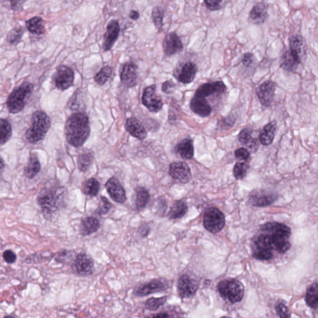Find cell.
<instances>
[{
  "instance_id": "obj_6",
  "label": "cell",
  "mask_w": 318,
  "mask_h": 318,
  "mask_svg": "<svg viewBox=\"0 0 318 318\" xmlns=\"http://www.w3.org/2000/svg\"><path fill=\"white\" fill-rule=\"evenodd\" d=\"M221 297L232 303L240 302L244 297V287L243 283L235 279L221 281L217 285Z\"/></svg>"
},
{
  "instance_id": "obj_17",
  "label": "cell",
  "mask_w": 318,
  "mask_h": 318,
  "mask_svg": "<svg viewBox=\"0 0 318 318\" xmlns=\"http://www.w3.org/2000/svg\"><path fill=\"white\" fill-rule=\"evenodd\" d=\"M276 198L277 196L273 193L262 190L254 191L249 197V203L254 207H263L272 204Z\"/></svg>"
},
{
  "instance_id": "obj_37",
  "label": "cell",
  "mask_w": 318,
  "mask_h": 318,
  "mask_svg": "<svg viewBox=\"0 0 318 318\" xmlns=\"http://www.w3.org/2000/svg\"><path fill=\"white\" fill-rule=\"evenodd\" d=\"M0 129H1V145L7 143L12 136V127L11 124L5 119H1L0 121Z\"/></svg>"
},
{
  "instance_id": "obj_27",
  "label": "cell",
  "mask_w": 318,
  "mask_h": 318,
  "mask_svg": "<svg viewBox=\"0 0 318 318\" xmlns=\"http://www.w3.org/2000/svg\"><path fill=\"white\" fill-rule=\"evenodd\" d=\"M267 5L264 3L257 4L249 14L251 21L255 24H261L267 18Z\"/></svg>"
},
{
  "instance_id": "obj_30",
  "label": "cell",
  "mask_w": 318,
  "mask_h": 318,
  "mask_svg": "<svg viewBox=\"0 0 318 318\" xmlns=\"http://www.w3.org/2000/svg\"><path fill=\"white\" fill-rule=\"evenodd\" d=\"M41 168L38 157L36 155L31 156L28 165L24 168V174L29 179H32L40 172Z\"/></svg>"
},
{
  "instance_id": "obj_10",
  "label": "cell",
  "mask_w": 318,
  "mask_h": 318,
  "mask_svg": "<svg viewBox=\"0 0 318 318\" xmlns=\"http://www.w3.org/2000/svg\"><path fill=\"white\" fill-rule=\"evenodd\" d=\"M142 101L144 106L151 112L160 111L163 107L162 99L156 94V85H151L144 90Z\"/></svg>"
},
{
  "instance_id": "obj_52",
  "label": "cell",
  "mask_w": 318,
  "mask_h": 318,
  "mask_svg": "<svg viewBox=\"0 0 318 318\" xmlns=\"http://www.w3.org/2000/svg\"><path fill=\"white\" fill-rule=\"evenodd\" d=\"M129 16L133 20H137L139 18V13L137 11H131L130 14H129Z\"/></svg>"
},
{
  "instance_id": "obj_50",
  "label": "cell",
  "mask_w": 318,
  "mask_h": 318,
  "mask_svg": "<svg viewBox=\"0 0 318 318\" xmlns=\"http://www.w3.org/2000/svg\"><path fill=\"white\" fill-rule=\"evenodd\" d=\"M175 88V85L174 83L170 80H168L163 83L162 85V91L165 94H172V92L174 90Z\"/></svg>"
},
{
  "instance_id": "obj_43",
  "label": "cell",
  "mask_w": 318,
  "mask_h": 318,
  "mask_svg": "<svg viewBox=\"0 0 318 318\" xmlns=\"http://www.w3.org/2000/svg\"><path fill=\"white\" fill-rule=\"evenodd\" d=\"M102 204L99 205L95 212L99 215L106 214L109 212L112 207V204L106 197H101Z\"/></svg>"
},
{
  "instance_id": "obj_35",
  "label": "cell",
  "mask_w": 318,
  "mask_h": 318,
  "mask_svg": "<svg viewBox=\"0 0 318 318\" xmlns=\"http://www.w3.org/2000/svg\"><path fill=\"white\" fill-rule=\"evenodd\" d=\"M150 199L148 191L143 187H139L136 190L135 205L136 209L141 210L145 208Z\"/></svg>"
},
{
  "instance_id": "obj_25",
  "label": "cell",
  "mask_w": 318,
  "mask_h": 318,
  "mask_svg": "<svg viewBox=\"0 0 318 318\" xmlns=\"http://www.w3.org/2000/svg\"><path fill=\"white\" fill-rule=\"evenodd\" d=\"M99 220L94 217H86L83 219L80 224V233L82 236H89L95 233L100 229Z\"/></svg>"
},
{
  "instance_id": "obj_32",
  "label": "cell",
  "mask_w": 318,
  "mask_h": 318,
  "mask_svg": "<svg viewBox=\"0 0 318 318\" xmlns=\"http://www.w3.org/2000/svg\"><path fill=\"white\" fill-rule=\"evenodd\" d=\"M27 28L31 33L41 35L45 33V29L43 25V20L41 17H34L29 19L26 23Z\"/></svg>"
},
{
  "instance_id": "obj_9",
  "label": "cell",
  "mask_w": 318,
  "mask_h": 318,
  "mask_svg": "<svg viewBox=\"0 0 318 318\" xmlns=\"http://www.w3.org/2000/svg\"><path fill=\"white\" fill-rule=\"evenodd\" d=\"M73 80L74 72L72 68L66 65L58 67L53 76L55 87L62 91L69 89L73 84Z\"/></svg>"
},
{
  "instance_id": "obj_33",
  "label": "cell",
  "mask_w": 318,
  "mask_h": 318,
  "mask_svg": "<svg viewBox=\"0 0 318 318\" xmlns=\"http://www.w3.org/2000/svg\"><path fill=\"white\" fill-rule=\"evenodd\" d=\"M100 183L96 178H91L85 181L82 190L85 195L90 197H96L99 194Z\"/></svg>"
},
{
  "instance_id": "obj_29",
  "label": "cell",
  "mask_w": 318,
  "mask_h": 318,
  "mask_svg": "<svg viewBox=\"0 0 318 318\" xmlns=\"http://www.w3.org/2000/svg\"><path fill=\"white\" fill-rule=\"evenodd\" d=\"M177 153L184 159H192L194 155V147L193 141L189 138L183 139L176 148Z\"/></svg>"
},
{
  "instance_id": "obj_28",
  "label": "cell",
  "mask_w": 318,
  "mask_h": 318,
  "mask_svg": "<svg viewBox=\"0 0 318 318\" xmlns=\"http://www.w3.org/2000/svg\"><path fill=\"white\" fill-rule=\"evenodd\" d=\"M276 129V122L275 121H271L270 123L266 124L261 132L259 140L261 143L264 146L270 145L275 137V131Z\"/></svg>"
},
{
  "instance_id": "obj_22",
  "label": "cell",
  "mask_w": 318,
  "mask_h": 318,
  "mask_svg": "<svg viewBox=\"0 0 318 318\" xmlns=\"http://www.w3.org/2000/svg\"><path fill=\"white\" fill-rule=\"evenodd\" d=\"M137 65L135 63L129 62L124 65L121 73V80L123 84L128 87H133L136 85Z\"/></svg>"
},
{
  "instance_id": "obj_18",
  "label": "cell",
  "mask_w": 318,
  "mask_h": 318,
  "mask_svg": "<svg viewBox=\"0 0 318 318\" xmlns=\"http://www.w3.org/2000/svg\"><path fill=\"white\" fill-rule=\"evenodd\" d=\"M275 85L271 80L264 82L259 87L258 96L259 102L263 106L268 107L270 106L275 97Z\"/></svg>"
},
{
  "instance_id": "obj_8",
  "label": "cell",
  "mask_w": 318,
  "mask_h": 318,
  "mask_svg": "<svg viewBox=\"0 0 318 318\" xmlns=\"http://www.w3.org/2000/svg\"><path fill=\"white\" fill-rule=\"evenodd\" d=\"M73 272L78 276H87L94 271V261L91 256L86 253L78 254L72 265Z\"/></svg>"
},
{
  "instance_id": "obj_16",
  "label": "cell",
  "mask_w": 318,
  "mask_h": 318,
  "mask_svg": "<svg viewBox=\"0 0 318 318\" xmlns=\"http://www.w3.org/2000/svg\"><path fill=\"white\" fill-rule=\"evenodd\" d=\"M169 173L173 179L180 183H187L192 179L190 168L185 162H175L171 163Z\"/></svg>"
},
{
  "instance_id": "obj_47",
  "label": "cell",
  "mask_w": 318,
  "mask_h": 318,
  "mask_svg": "<svg viewBox=\"0 0 318 318\" xmlns=\"http://www.w3.org/2000/svg\"><path fill=\"white\" fill-rule=\"evenodd\" d=\"M73 256H74V253L72 252L63 251L61 253H57L55 261L58 263H64V262L69 260V259H72Z\"/></svg>"
},
{
  "instance_id": "obj_40",
  "label": "cell",
  "mask_w": 318,
  "mask_h": 318,
  "mask_svg": "<svg viewBox=\"0 0 318 318\" xmlns=\"http://www.w3.org/2000/svg\"><path fill=\"white\" fill-rule=\"evenodd\" d=\"M164 16V11L160 7H156L153 9V13H152V18L156 28L159 31L162 29L163 24V19Z\"/></svg>"
},
{
  "instance_id": "obj_31",
  "label": "cell",
  "mask_w": 318,
  "mask_h": 318,
  "mask_svg": "<svg viewBox=\"0 0 318 318\" xmlns=\"http://www.w3.org/2000/svg\"><path fill=\"white\" fill-rule=\"evenodd\" d=\"M306 302L313 309L318 308V282L313 283L308 288L305 297Z\"/></svg>"
},
{
  "instance_id": "obj_38",
  "label": "cell",
  "mask_w": 318,
  "mask_h": 318,
  "mask_svg": "<svg viewBox=\"0 0 318 318\" xmlns=\"http://www.w3.org/2000/svg\"><path fill=\"white\" fill-rule=\"evenodd\" d=\"M112 74V68L106 66L102 68L100 72L97 73L94 78L95 81L96 82L98 85L102 86L107 82V80L111 78Z\"/></svg>"
},
{
  "instance_id": "obj_11",
  "label": "cell",
  "mask_w": 318,
  "mask_h": 318,
  "mask_svg": "<svg viewBox=\"0 0 318 318\" xmlns=\"http://www.w3.org/2000/svg\"><path fill=\"white\" fill-rule=\"evenodd\" d=\"M198 282L192 276L183 275L179 278L177 283L178 295L182 298H189L193 297L197 292Z\"/></svg>"
},
{
  "instance_id": "obj_5",
  "label": "cell",
  "mask_w": 318,
  "mask_h": 318,
  "mask_svg": "<svg viewBox=\"0 0 318 318\" xmlns=\"http://www.w3.org/2000/svg\"><path fill=\"white\" fill-rule=\"evenodd\" d=\"M33 90V85L29 82H24L15 88L7 99L6 106L8 111L13 114L23 111Z\"/></svg>"
},
{
  "instance_id": "obj_19",
  "label": "cell",
  "mask_w": 318,
  "mask_h": 318,
  "mask_svg": "<svg viewBox=\"0 0 318 318\" xmlns=\"http://www.w3.org/2000/svg\"><path fill=\"white\" fill-rule=\"evenodd\" d=\"M163 49L166 55L171 56L181 52L183 46L179 36L175 33H170L163 39Z\"/></svg>"
},
{
  "instance_id": "obj_49",
  "label": "cell",
  "mask_w": 318,
  "mask_h": 318,
  "mask_svg": "<svg viewBox=\"0 0 318 318\" xmlns=\"http://www.w3.org/2000/svg\"><path fill=\"white\" fill-rule=\"evenodd\" d=\"M3 258L4 261L8 264H13L15 263L17 259L16 254L11 250H6L3 254Z\"/></svg>"
},
{
  "instance_id": "obj_26",
  "label": "cell",
  "mask_w": 318,
  "mask_h": 318,
  "mask_svg": "<svg viewBox=\"0 0 318 318\" xmlns=\"http://www.w3.org/2000/svg\"><path fill=\"white\" fill-rule=\"evenodd\" d=\"M253 133L251 128L244 129L239 133L238 139L243 146L248 147L251 151L255 152L258 150L259 144L258 139L254 138Z\"/></svg>"
},
{
  "instance_id": "obj_41",
  "label": "cell",
  "mask_w": 318,
  "mask_h": 318,
  "mask_svg": "<svg viewBox=\"0 0 318 318\" xmlns=\"http://www.w3.org/2000/svg\"><path fill=\"white\" fill-rule=\"evenodd\" d=\"M166 301H167V297H163L161 298H151L147 301L145 307L146 309L150 311H156L161 306L164 305Z\"/></svg>"
},
{
  "instance_id": "obj_7",
  "label": "cell",
  "mask_w": 318,
  "mask_h": 318,
  "mask_svg": "<svg viewBox=\"0 0 318 318\" xmlns=\"http://www.w3.org/2000/svg\"><path fill=\"white\" fill-rule=\"evenodd\" d=\"M204 224L205 228L212 233L219 232L225 225L223 213L216 208H210L205 212Z\"/></svg>"
},
{
  "instance_id": "obj_13",
  "label": "cell",
  "mask_w": 318,
  "mask_h": 318,
  "mask_svg": "<svg viewBox=\"0 0 318 318\" xmlns=\"http://www.w3.org/2000/svg\"><path fill=\"white\" fill-rule=\"evenodd\" d=\"M167 283L161 279H154L150 282L139 285L134 291V295L138 297H146L152 293L162 292L167 289Z\"/></svg>"
},
{
  "instance_id": "obj_44",
  "label": "cell",
  "mask_w": 318,
  "mask_h": 318,
  "mask_svg": "<svg viewBox=\"0 0 318 318\" xmlns=\"http://www.w3.org/2000/svg\"><path fill=\"white\" fill-rule=\"evenodd\" d=\"M256 63L255 56L253 53H247L242 58V63L244 67L248 68H254Z\"/></svg>"
},
{
  "instance_id": "obj_45",
  "label": "cell",
  "mask_w": 318,
  "mask_h": 318,
  "mask_svg": "<svg viewBox=\"0 0 318 318\" xmlns=\"http://www.w3.org/2000/svg\"><path fill=\"white\" fill-rule=\"evenodd\" d=\"M225 1L226 0H205L207 8L212 11L221 9Z\"/></svg>"
},
{
  "instance_id": "obj_51",
  "label": "cell",
  "mask_w": 318,
  "mask_h": 318,
  "mask_svg": "<svg viewBox=\"0 0 318 318\" xmlns=\"http://www.w3.org/2000/svg\"><path fill=\"white\" fill-rule=\"evenodd\" d=\"M24 1H25V0H11L12 8L15 9V10L19 9L23 5Z\"/></svg>"
},
{
  "instance_id": "obj_39",
  "label": "cell",
  "mask_w": 318,
  "mask_h": 318,
  "mask_svg": "<svg viewBox=\"0 0 318 318\" xmlns=\"http://www.w3.org/2000/svg\"><path fill=\"white\" fill-rule=\"evenodd\" d=\"M249 168V165L246 162H239L234 165L233 173L237 180H243L246 177Z\"/></svg>"
},
{
  "instance_id": "obj_4",
  "label": "cell",
  "mask_w": 318,
  "mask_h": 318,
  "mask_svg": "<svg viewBox=\"0 0 318 318\" xmlns=\"http://www.w3.org/2000/svg\"><path fill=\"white\" fill-rule=\"evenodd\" d=\"M50 127L51 120L48 115L43 111H36L32 116L31 126L25 134L27 140L31 144L43 140Z\"/></svg>"
},
{
  "instance_id": "obj_20",
  "label": "cell",
  "mask_w": 318,
  "mask_h": 318,
  "mask_svg": "<svg viewBox=\"0 0 318 318\" xmlns=\"http://www.w3.org/2000/svg\"><path fill=\"white\" fill-rule=\"evenodd\" d=\"M120 26L118 21L112 20L107 24L106 32L105 34L104 41V49L105 51H107L112 48L118 38Z\"/></svg>"
},
{
  "instance_id": "obj_36",
  "label": "cell",
  "mask_w": 318,
  "mask_h": 318,
  "mask_svg": "<svg viewBox=\"0 0 318 318\" xmlns=\"http://www.w3.org/2000/svg\"><path fill=\"white\" fill-rule=\"evenodd\" d=\"M94 160V155L92 153H83L78 157V167L82 172H86L91 165Z\"/></svg>"
},
{
  "instance_id": "obj_2",
  "label": "cell",
  "mask_w": 318,
  "mask_h": 318,
  "mask_svg": "<svg viewBox=\"0 0 318 318\" xmlns=\"http://www.w3.org/2000/svg\"><path fill=\"white\" fill-rule=\"evenodd\" d=\"M90 134L89 117L83 112H77L71 116L66 122L65 134L70 146L79 148L84 145Z\"/></svg>"
},
{
  "instance_id": "obj_21",
  "label": "cell",
  "mask_w": 318,
  "mask_h": 318,
  "mask_svg": "<svg viewBox=\"0 0 318 318\" xmlns=\"http://www.w3.org/2000/svg\"><path fill=\"white\" fill-rule=\"evenodd\" d=\"M226 87L224 83L221 81L213 83H208L200 85L196 91L195 96L206 98L214 94H223L226 91Z\"/></svg>"
},
{
  "instance_id": "obj_48",
  "label": "cell",
  "mask_w": 318,
  "mask_h": 318,
  "mask_svg": "<svg viewBox=\"0 0 318 318\" xmlns=\"http://www.w3.org/2000/svg\"><path fill=\"white\" fill-rule=\"evenodd\" d=\"M235 157L243 160H248L250 158V153L245 148H239L235 151Z\"/></svg>"
},
{
  "instance_id": "obj_34",
  "label": "cell",
  "mask_w": 318,
  "mask_h": 318,
  "mask_svg": "<svg viewBox=\"0 0 318 318\" xmlns=\"http://www.w3.org/2000/svg\"><path fill=\"white\" fill-rule=\"evenodd\" d=\"M188 207L185 202L182 201L176 202L171 207L168 216L170 219H178L182 217L187 213Z\"/></svg>"
},
{
  "instance_id": "obj_3",
  "label": "cell",
  "mask_w": 318,
  "mask_h": 318,
  "mask_svg": "<svg viewBox=\"0 0 318 318\" xmlns=\"http://www.w3.org/2000/svg\"><path fill=\"white\" fill-rule=\"evenodd\" d=\"M65 188L50 187L43 188L37 198L44 217L50 219L65 204Z\"/></svg>"
},
{
  "instance_id": "obj_42",
  "label": "cell",
  "mask_w": 318,
  "mask_h": 318,
  "mask_svg": "<svg viewBox=\"0 0 318 318\" xmlns=\"http://www.w3.org/2000/svg\"><path fill=\"white\" fill-rule=\"evenodd\" d=\"M23 33V29L21 28L12 29L7 37L8 42L11 45H16L21 40Z\"/></svg>"
},
{
  "instance_id": "obj_24",
  "label": "cell",
  "mask_w": 318,
  "mask_h": 318,
  "mask_svg": "<svg viewBox=\"0 0 318 318\" xmlns=\"http://www.w3.org/2000/svg\"><path fill=\"white\" fill-rule=\"evenodd\" d=\"M190 108L195 113L202 117L210 116L212 107L205 98L195 96L190 102Z\"/></svg>"
},
{
  "instance_id": "obj_12",
  "label": "cell",
  "mask_w": 318,
  "mask_h": 318,
  "mask_svg": "<svg viewBox=\"0 0 318 318\" xmlns=\"http://www.w3.org/2000/svg\"><path fill=\"white\" fill-rule=\"evenodd\" d=\"M289 44L290 47L287 50L288 53L301 64L307 56V46L304 38L300 36L291 37Z\"/></svg>"
},
{
  "instance_id": "obj_23",
  "label": "cell",
  "mask_w": 318,
  "mask_h": 318,
  "mask_svg": "<svg viewBox=\"0 0 318 318\" xmlns=\"http://www.w3.org/2000/svg\"><path fill=\"white\" fill-rule=\"evenodd\" d=\"M126 129L131 136L139 139V141L144 140L148 136L145 128L135 117H130L127 119Z\"/></svg>"
},
{
  "instance_id": "obj_14",
  "label": "cell",
  "mask_w": 318,
  "mask_h": 318,
  "mask_svg": "<svg viewBox=\"0 0 318 318\" xmlns=\"http://www.w3.org/2000/svg\"><path fill=\"white\" fill-rule=\"evenodd\" d=\"M197 72V67L195 63L187 62L176 68L174 75L178 81L183 84H188L194 80Z\"/></svg>"
},
{
  "instance_id": "obj_1",
  "label": "cell",
  "mask_w": 318,
  "mask_h": 318,
  "mask_svg": "<svg viewBox=\"0 0 318 318\" xmlns=\"http://www.w3.org/2000/svg\"><path fill=\"white\" fill-rule=\"evenodd\" d=\"M292 231L289 227L278 222H268L263 225L253 242V258L268 261L274 254H284L289 250Z\"/></svg>"
},
{
  "instance_id": "obj_15",
  "label": "cell",
  "mask_w": 318,
  "mask_h": 318,
  "mask_svg": "<svg viewBox=\"0 0 318 318\" xmlns=\"http://www.w3.org/2000/svg\"><path fill=\"white\" fill-rule=\"evenodd\" d=\"M107 193L114 202L124 204L126 200V194L123 186L116 177H112L105 185Z\"/></svg>"
},
{
  "instance_id": "obj_46",
  "label": "cell",
  "mask_w": 318,
  "mask_h": 318,
  "mask_svg": "<svg viewBox=\"0 0 318 318\" xmlns=\"http://www.w3.org/2000/svg\"><path fill=\"white\" fill-rule=\"evenodd\" d=\"M275 310L278 316H279L280 318L290 317V310L284 303H278L276 305Z\"/></svg>"
}]
</instances>
